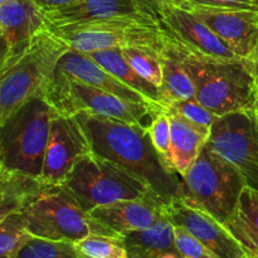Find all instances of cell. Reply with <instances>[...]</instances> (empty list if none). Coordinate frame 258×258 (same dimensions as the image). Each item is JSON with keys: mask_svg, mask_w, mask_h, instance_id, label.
Segmentation results:
<instances>
[{"mask_svg": "<svg viewBox=\"0 0 258 258\" xmlns=\"http://www.w3.org/2000/svg\"><path fill=\"white\" fill-rule=\"evenodd\" d=\"M87 135L92 153L117 164L149 184L163 204L183 201V176L158 153L149 127L97 116L88 111L73 115Z\"/></svg>", "mask_w": 258, "mask_h": 258, "instance_id": "obj_1", "label": "cell"}, {"mask_svg": "<svg viewBox=\"0 0 258 258\" xmlns=\"http://www.w3.org/2000/svg\"><path fill=\"white\" fill-rule=\"evenodd\" d=\"M168 43L196 85V98L218 117L248 111L258 93L249 60L218 59L191 52L168 37Z\"/></svg>", "mask_w": 258, "mask_h": 258, "instance_id": "obj_2", "label": "cell"}, {"mask_svg": "<svg viewBox=\"0 0 258 258\" xmlns=\"http://www.w3.org/2000/svg\"><path fill=\"white\" fill-rule=\"evenodd\" d=\"M71 49L47 25L19 59L0 70V125L28 101L45 97L60 58Z\"/></svg>", "mask_w": 258, "mask_h": 258, "instance_id": "obj_3", "label": "cell"}, {"mask_svg": "<svg viewBox=\"0 0 258 258\" xmlns=\"http://www.w3.org/2000/svg\"><path fill=\"white\" fill-rule=\"evenodd\" d=\"M57 111L45 97H35L0 125V168L40 178Z\"/></svg>", "mask_w": 258, "mask_h": 258, "instance_id": "obj_4", "label": "cell"}, {"mask_svg": "<svg viewBox=\"0 0 258 258\" xmlns=\"http://www.w3.org/2000/svg\"><path fill=\"white\" fill-rule=\"evenodd\" d=\"M22 213L34 238L77 243L91 234L122 237L85 211L63 184L48 185Z\"/></svg>", "mask_w": 258, "mask_h": 258, "instance_id": "obj_5", "label": "cell"}, {"mask_svg": "<svg viewBox=\"0 0 258 258\" xmlns=\"http://www.w3.org/2000/svg\"><path fill=\"white\" fill-rule=\"evenodd\" d=\"M63 185L87 212L100 206L133 199L156 201L163 204L149 184L95 153L87 154L77 161Z\"/></svg>", "mask_w": 258, "mask_h": 258, "instance_id": "obj_6", "label": "cell"}, {"mask_svg": "<svg viewBox=\"0 0 258 258\" xmlns=\"http://www.w3.org/2000/svg\"><path fill=\"white\" fill-rule=\"evenodd\" d=\"M77 52L123 48H151L163 53L168 35L150 17H118L81 24L48 27Z\"/></svg>", "mask_w": 258, "mask_h": 258, "instance_id": "obj_7", "label": "cell"}, {"mask_svg": "<svg viewBox=\"0 0 258 258\" xmlns=\"http://www.w3.org/2000/svg\"><path fill=\"white\" fill-rule=\"evenodd\" d=\"M183 202L226 223L233 213L246 180L236 166L204 146L196 163L183 176Z\"/></svg>", "mask_w": 258, "mask_h": 258, "instance_id": "obj_8", "label": "cell"}, {"mask_svg": "<svg viewBox=\"0 0 258 258\" xmlns=\"http://www.w3.org/2000/svg\"><path fill=\"white\" fill-rule=\"evenodd\" d=\"M45 98L60 115L73 116L88 111L102 117L138 123L149 127L154 118L166 108L123 100L113 93L71 80L55 68Z\"/></svg>", "mask_w": 258, "mask_h": 258, "instance_id": "obj_9", "label": "cell"}, {"mask_svg": "<svg viewBox=\"0 0 258 258\" xmlns=\"http://www.w3.org/2000/svg\"><path fill=\"white\" fill-rule=\"evenodd\" d=\"M207 146L236 166L247 186L258 190V123L252 110L217 118Z\"/></svg>", "mask_w": 258, "mask_h": 258, "instance_id": "obj_10", "label": "cell"}, {"mask_svg": "<svg viewBox=\"0 0 258 258\" xmlns=\"http://www.w3.org/2000/svg\"><path fill=\"white\" fill-rule=\"evenodd\" d=\"M90 153L91 144L77 117L55 112L50 122L40 180L45 185H60L77 161Z\"/></svg>", "mask_w": 258, "mask_h": 258, "instance_id": "obj_11", "label": "cell"}, {"mask_svg": "<svg viewBox=\"0 0 258 258\" xmlns=\"http://www.w3.org/2000/svg\"><path fill=\"white\" fill-rule=\"evenodd\" d=\"M163 209L169 221L190 232L212 258H254L222 222L207 212L188 206L183 201L165 204Z\"/></svg>", "mask_w": 258, "mask_h": 258, "instance_id": "obj_12", "label": "cell"}, {"mask_svg": "<svg viewBox=\"0 0 258 258\" xmlns=\"http://www.w3.org/2000/svg\"><path fill=\"white\" fill-rule=\"evenodd\" d=\"M47 28L45 12L34 0H7L0 4V70L19 59L33 38Z\"/></svg>", "mask_w": 258, "mask_h": 258, "instance_id": "obj_13", "label": "cell"}, {"mask_svg": "<svg viewBox=\"0 0 258 258\" xmlns=\"http://www.w3.org/2000/svg\"><path fill=\"white\" fill-rule=\"evenodd\" d=\"M159 23L173 42L191 52L218 59H242L190 10L168 8L160 14Z\"/></svg>", "mask_w": 258, "mask_h": 258, "instance_id": "obj_14", "label": "cell"}, {"mask_svg": "<svg viewBox=\"0 0 258 258\" xmlns=\"http://www.w3.org/2000/svg\"><path fill=\"white\" fill-rule=\"evenodd\" d=\"M242 59L249 60L258 44V13L249 10L189 7Z\"/></svg>", "mask_w": 258, "mask_h": 258, "instance_id": "obj_15", "label": "cell"}, {"mask_svg": "<svg viewBox=\"0 0 258 258\" xmlns=\"http://www.w3.org/2000/svg\"><path fill=\"white\" fill-rule=\"evenodd\" d=\"M57 70L64 76H67L68 78H71V80L78 81V82L86 83V85L92 86V87L107 91V92L113 93V95L118 96L123 100L144 103V105L153 106V107L166 108L165 106L154 102L153 100H150L144 93L128 87L122 81H120L117 77L107 72L105 68L101 67L98 63H96L92 58L88 57L83 52L71 49L70 52H67L60 58Z\"/></svg>", "mask_w": 258, "mask_h": 258, "instance_id": "obj_16", "label": "cell"}, {"mask_svg": "<svg viewBox=\"0 0 258 258\" xmlns=\"http://www.w3.org/2000/svg\"><path fill=\"white\" fill-rule=\"evenodd\" d=\"M163 207L160 202L133 199L100 206L90 213L98 222L122 236L127 232L144 231L155 226L165 216Z\"/></svg>", "mask_w": 258, "mask_h": 258, "instance_id": "obj_17", "label": "cell"}, {"mask_svg": "<svg viewBox=\"0 0 258 258\" xmlns=\"http://www.w3.org/2000/svg\"><path fill=\"white\" fill-rule=\"evenodd\" d=\"M45 17L48 27H63L118 17L149 15L141 12L134 0H76L67 7L45 12Z\"/></svg>", "mask_w": 258, "mask_h": 258, "instance_id": "obj_18", "label": "cell"}, {"mask_svg": "<svg viewBox=\"0 0 258 258\" xmlns=\"http://www.w3.org/2000/svg\"><path fill=\"white\" fill-rule=\"evenodd\" d=\"M166 113L170 122V163L184 176L208 143L211 128L186 120L171 107H166Z\"/></svg>", "mask_w": 258, "mask_h": 258, "instance_id": "obj_19", "label": "cell"}, {"mask_svg": "<svg viewBox=\"0 0 258 258\" xmlns=\"http://www.w3.org/2000/svg\"><path fill=\"white\" fill-rule=\"evenodd\" d=\"M47 186L37 176L0 168V219L22 213Z\"/></svg>", "mask_w": 258, "mask_h": 258, "instance_id": "obj_20", "label": "cell"}, {"mask_svg": "<svg viewBox=\"0 0 258 258\" xmlns=\"http://www.w3.org/2000/svg\"><path fill=\"white\" fill-rule=\"evenodd\" d=\"M127 258H155L166 251H176L174 224L164 216L155 226L122 234Z\"/></svg>", "mask_w": 258, "mask_h": 258, "instance_id": "obj_21", "label": "cell"}, {"mask_svg": "<svg viewBox=\"0 0 258 258\" xmlns=\"http://www.w3.org/2000/svg\"><path fill=\"white\" fill-rule=\"evenodd\" d=\"M224 226L249 253L258 252V190L249 186L242 190Z\"/></svg>", "mask_w": 258, "mask_h": 258, "instance_id": "obj_22", "label": "cell"}, {"mask_svg": "<svg viewBox=\"0 0 258 258\" xmlns=\"http://www.w3.org/2000/svg\"><path fill=\"white\" fill-rule=\"evenodd\" d=\"M163 63V83L160 87L161 103L169 107L173 103L196 98V85L178 55L169 43L161 53Z\"/></svg>", "mask_w": 258, "mask_h": 258, "instance_id": "obj_23", "label": "cell"}, {"mask_svg": "<svg viewBox=\"0 0 258 258\" xmlns=\"http://www.w3.org/2000/svg\"><path fill=\"white\" fill-rule=\"evenodd\" d=\"M86 54L92 58L96 63H98L101 67L105 68L111 75L122 81L128 87L144 93L154 102L164 106L161 103L160 90L136 73V71L125 59L121 49L95 50V52H87Z\"/></svg>", "mask_w": 258, "mask_h": 258, "instance_id": "obj_24", "label": "cell"}, {"mask_svg": "<svg viewBox=\"0 0 258 258\" xmlns=\"http://www.w3.org/2000/svg\"><path fill=\"white\" fill-rule=\"evenodd\" d=\"M33 238L23 213H13L0 219V258H15Z\"/></svg>", "mask_w": 258, "mask_h": 258, "instance_id": "obj_25", "label": "cell"}, {"mask_svg": "<svg viewBox=\"0 0 258 258\" xmlns=\"http://www.w3.org/2000/svg\"><path fill=\"white\" fill-rule=\"evenodd\" d=\"M128 64L138 75L160 90L163 83V63L161 53L151 48H123L121 49Z\"/></svg>", "mask_w": 258, "mask_h": 258, "instance_id": "obj_26", "label": "cell"}, {"mask_svg": "<svg viewBox=\"0 0 258 258\" xmlns=\"http://www.w3.org/2000/svg\"><path fill=\"white\" fill-rule=\"evenodd\" d=\"M75 244L88 258H127L122 237L91 234Z\"/></svg>", "mask_w": 258, "mask_h": 258, "instance_id": "obj_27", "label": "cell"}, {"mask_svg": "<svg viewBox=\"0 0 258 258\" xmlns=\"http://www.w3.org/2000/svg\"><path fill=\"white\" fill-rule=\"evenodd\" d=\"M15 258H88L75 243L33 238L20 249Z\"/></svg>", "mask_w": 258, "mask_h": 258, "instance_id": "obj_28", "label": "cell"}, {"mask_svg": "<svg viewBox=\"0 0 258 258\" xmlns=\"http://www.w3.org/2000/svg\"><path fill=\"white\" fill-rule=\"evenodd\" d=\"M169 107L173 108L175 112L183 116L186 120L197 123V125L204 126L207 128H212L213 123L216 122L218 116L212 112L211 110L202 105L197 98H190L186 101H180V102L173 103Z\"/></svg>", "mask_w": 258, "mask_h": 258, "instance_id": "obj_29", "label": "cell"}, {"mask_svg": "<svg viewBox=\"0 0 258 258\" xmlns=\"http://www.w3.org/2000/svg\"><path fill=\"white\" fill-rule=\"evenodd\" d=\"M149 133H150L151 140L154 146L164 158V160L171 166L170 163V122H169V116L166 110L159 113L151 125L149 126ZM173 168V166H171ZM174 169V168H173Z\"/></svg>", "mask_w": 258, "mask_h": 258, "instance_id": "obj_30", "label": "cell"}, {"mask_svg": "<svg viewBox=\"0 0 258 258\" xmlns=\"http://www.w3.org/2000/svg\"><path fill=\"white\" fill-rule=\"evenodd\" d=\"M176 251L184 258H212L206 247L184 227L174 224Z\"/></svg>", "mask_w": 258, "mask_h": 258, "instance_id": "obj_31", "label": "cell"}, {"mask_svg": "<svg viewBox=\"0 0 258 258\" xmlns=\"http://www.w3.org/2000/svg\"><path fill=\"white\" fill-rule=\"evenodd\" d=\"M189 7H208L221 9L249 10L258 13V0H186ZM186 8V9H188Z\"/></svg>", "mask_w": 258, "mask_h": 258, "instance_id": "obj_32", "label": "cell"}, {"mask_svg": "<svg viewBox=\"0 0 258 258\" xmlns=\"http://www.w3.org/2000/svg\"><path fill=\"white\" fill-rule=\"evenodd\" d=\"M135 4L149 17L159 20L163 10L168 8H188L186 0H134Z\"/></svg>", "mask_w": 258, "mask_h": 258, "instance_id": "obj_33", "label": "cell"}, {"mask_svg": "<svg viewBox=\"0 0 258 258\" xmlns=\"http://www.w3.org/2000/svg\"><path fill=\"white\" fill-rule=\"evenodd\" d=\"M44 12H50V10L59 9V8L67 7L72 4L76 0H34Z\"/></svg>", "mask_w": 258, "mask_h": 258, "instance_id": "obj_34", "label": "cell"}, {"mask_svg": "<svg viewBox=\"0 0 258 258\" xmlns=\"http://www.w3.org/2000/svg\"><path fill=\"white\" fill-rule=\"evenodd\" d=\"M249 63H251V67H252V70H253V73L258 78V44H257L256 50H254L253 55H252L251 59H249Z\"/></svg>", "mask_w": 258, "mask_h": 258, "instance_id": "obj_35", "label": "cell"}, {"mask_svg": "<svg viewBox=\"0 0 258 258\" xmlns=\"http://www.w3.org/2000/svg\"><path fill=\"white\" fill-rule=\"evenodd\" d=\"M252 112H253L254 118H256V121H257V123H258V93H257V96H256V100H254L253 107H252Z\"/></svg>", "mask_w": 258, "mask_h": 258, "instance_id": "obj_36", "label": "cell"}, {"mask_svg": "<svg viewBox=\"0 0 258 258\" xmlns=\"http://www.w3.org/2000/svg\"><path fill=\"white\" fill-rule=\"evenodd\" d=\"M253 257H254V258H258V252H256V253L253 254Z\"/></svg>", "mask_w": 258, "mask_h": 258, "instance_id": "obj_37", "label": "cell"}, {"mask_svg": "<svg viewBox=\"0 0 258 258\" xmlns=\"http://www.w3.org/2000/svg\"><path fill=\"white\" fill-rule=\"evenodd\" d=\"M7 2V0H0V4H2V3H5Z\"/></svg>", "mask_w": 258, "mask_h": 258, "instance_id": "obj_38", "label": "cell"}, {"mask_svg": "<svg viewBox=\"0 0 258 258\" xmlns=\"http://www.w3.org/2000/svg\"><path fill=\"white\" fill-rule=\"evenodd\" d=\"M257 88H258V81H257Z\"/></svg>", "mask_w": 258, "mask_h": 258, "instance_id": "obj_39", "label": "cell"}, {"mask_svg": "<svg viewBox=\"0 0 258 258\" xmlns=\"http://www.w3.org/2000/svg\"><path fill=\"white\" fill-rule=\"evenodd\" d=\"M257 81H258V78H257Z\"/></svg>", "mask_w": 258, "mask_h": 258, "instance_id": "obj_40", "label": "cell"}]
</instances>
